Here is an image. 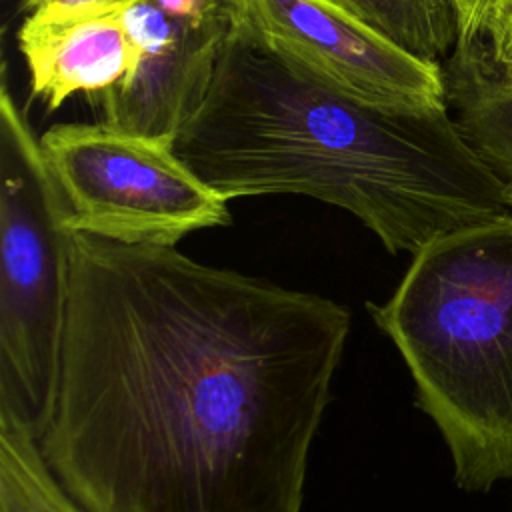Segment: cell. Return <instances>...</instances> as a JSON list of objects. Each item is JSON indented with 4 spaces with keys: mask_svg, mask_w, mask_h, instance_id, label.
Here are the masks:
<instances>
[{
    "mask_svg": "<svg viewBox=\"0 0 512 512\" xmlns=\"http://www.w3.org/2000/svg\"><path fill=\"white\" fill-rule=\"evenodd\" d=\"M124 18L138 58L122 80L98 94L102 122L132 134L178 138L210 88L232 24L230 2L184 20L154 0H138Z\"/></svg>",
    "mask_w": 512,
    "mask_h": 512,
    "instance_id": "52a82bcc",
    "label": "cell"
},
{
    "mask_svg": "<svg viewBox=\"0 0 512 512\" xmlns=\"http://www.w3.org/2000/svg\"><path fill=\"white\" fill-rule=\"evenodd\" d=\"M500 0H454L460 24V40L456 46L472 44L484 38Z\"/></svg>",
    "mask_w": 512,
    "mask_h": 512,
    "instance_id": "4fadbf2b",
    "label": "cell"
},
{
    "mask_svg": "<svg viewBox=\"0 0 512 512\" xmlns=\"http://www.w3.org/2000/svg\"><path fill=\"white\" fill-rule=\"evenodd\" d=\"M442 72L448 110L506 182L512 206V74L498 72L482 50L454 52Z\"/></svg>",
    "mask_w": 512,
    "mask_h": 512,
    "instance_id": "9c48e42d",
    "label": "cell"
},
{
    "mask_svg": "<svg viewBox=\"0 0 512 512\" xmlns=\"http://www.w3.org/2000/svg\"><path fill=\"white\" fill-rule=\"evenodd\" d=\"M430 62L450 56L460 40L454 0H310Z\"/></svg>",
    "mask_w": 512,
    "mask_h": 512,
    "instance_id": "30bf717a",
    "label": "cell"
},
{
    "mask_svg": "<svg viewBox=\"0 0 512 512\" xmlns=\"http://www.w3.org/2000/svg\"><path fill=\"white\" fill-rule=\"evenodd\" d=\"M242 28L288 70L392 114L448 108L444 72L310 0H228Z\"/></svg>",
    "mask_w": 512,
    "mask_h": 512,
    "instance_id": "8992f818",
    "label": "cell"
},
{
    "mask_svg": "<svg viewBox=\"0 0 512 512\" xmlns=\"http://www.w3.org/2000/svg\"><path fill=\"white\" fill-rule=\"evenodd\" d=\"M166 14L174 18H200L224 0H154Z\"/></svg>",
    "mask_w": 512,
    "mask_h": 512,
    "instance_id": "5bb4252c",
    "label": "cell"
},
{
    "mask_svg": "<svg viewBox=\"0 0 512 512\" xmlns=\"http://www.w3.org/2000/svg\"><path fill=\"white\" fill-rule=\"evenodd\" d=\"M488 58L498 72L512 74V0H500L482 38Z\"/></svg>",
    "mask_w": 512,
    "mask_h": 512,
    "instance_id": "7c38bea8",
    "label": "cell"
},
{
    "mask_svg": "<svg viewBox=\"0 0 512 512\" xmlns=\"http://www.w3.org/2000/svg\"><path fill=\"white\" fill-rule=\"evenodd\" d=\"M0 134V428L40 442L58 398L74 230L6 86Z\"/></svg>",
    "mask_w": 512,
    "mask_h": 512,
    "instance_id": "277c9868",
    "label": "cell"
},
{
    "mask_svg": "<svg viewBox=\"0 0 512 512\" xmlns=\"http://www.w3.org/2000/svg\"><path fill=\"white\" fill-rule=\"evenodd\" d=\"M0 512H82L46 466L34 438L0 428Z\"/></svg>",
    "mask_w": 512,
    "mask_h": 512,
    "instance_id": "8fae6325",
    "label": "cell"
},
{
    "mask_svg": "<svg viewBox=\"0 0 512 512\" xmlns=\"http://www.w3.org/2000/svg\"><path fill=\"white\" fill-rule=\"evenodd\" d=\"M348 332L330 298L74 232L42 458L82 512H300Z\"/></svg>",
    "mask_w": 512,
    "mask_h": 512,
    "instance_id": "6da1fadb",
    "label": "cell"
},
{
    "mask_svg": "<svg viewBox=\"0 0 512 512\" xmlns=\"http://www.w3.org/2000/svg\"><path fill=\"white\" fill-rule=\"evenodd\" d=\"M402 354L468 492L512 478V216L424 246L384 304H368Z\"/></svg>",
    "mask_w": 512,
    "mask_h": 512,
    "instance_id": "3957f363",
    "label": "cell"
},
{
    "mask_svg": "<svg viewBox=\"0 0 512 512\" xmlns=\"http://www.w3.org/2000/svg\"><path fill=\"white\" fill-rule=\"evenodd\" d=\"M128 6H46L18 32L32 94L56 110L74 94H100L136 64L126 26Z\"/></svg>",
    "mask_w": 512,
    "mask_h": 512,
    "instance_id": "ba28073f",
    "label": "cell"
},
{
    "mask_svg": "<svg viewBox=\"0 0 512 512\" xmlns=\"http://www.w3.org/2000/svg\"><path fill=\"white\" fill-rule=\"evenodd\" d=\"M38 140L74 232L176 246L190 232L230 224V200L178 156L172 136L70 122Z\"/></svg>",
    "mask_w": 512,
    "mask_h": 512,
    "instance_id": "5b68a950",
    "label": "cell"
},
{
    "mask_svg": "<svg viewBox=\"0 0 512 512\" xmlns=\"http://www.w3.org/2000/svg\"><path fill=\"white\" fill-rule=\"evenodd\" d=\"M138 0H24L28 12L46 8V6H130Z\"/></svg>",
    "mask_w": 512,
    "mask_h": 512,
    "instance_id": "9a60e30c",
    "label": "cell"
},
{
    "mask_svg": "<svg viewBox=\"0 0 512 512\" xmlns=\"http://www.w3.org/2000/svg\"><path fill=\"white\" fill-rule=\"evenodd\" d=\"M178 156L226 200L300 194L356 216L392 254L512 216L506 182L448 108L392 114L288 70L232 16Z\"/></svg>",
    "mask_w": 512,
    "mask_h": 512,
    "instance_id": "7a4b0ae2",
    "label": "cell"
}]
</instances>
